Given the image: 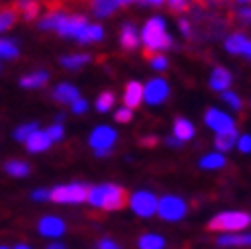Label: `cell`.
Returning <instances> with one entry per match:
<instances>
[{
  "label": "cell",
  "mask_w": 251,
  "mask_h": 249,
  "mask_svg": "<svg viewBox=\"0 0 251 249\" xmlns=\"http://www.w3.org/2000/svg\"><path fill=\"white\" fill-rule=\"evenodd\" d=\"M86 2H88V6H90L92 15L98 17V19H106L119 8L117 0H86Z\"/></svg>",
  "instance_id": "cell-14"
},
{
  "label": "cell",
  "mask_w": 251,
  "mask_h": 249,
  "mask_svg": "<svg viewBox=\"0 0 251 249\" xmlns=\"http://www.w3.org/2000/svg\"><path fill=\"white\" fill-rule=\"evenodd\" d=\"M98 249H121L115 241H110V239H100L98 241Z\"/></svg>",
  "instance_id": "cell-44"
},
{
  "label": "cell",
  "mask_w": 251,
  "mask_h": 249,
  "mask_svg": "<svg viewBox=\"0 0 251 249\" xmlns=\"http://www.w3.org/2000/svg\"><path fill=\"white\" fill-rule=\"evenodd\" d=\"M0 72H2V66H0Z\"/></svg>",
  "instance_id": "cell-53"
},
{
  "label": "cell",
  "mask_w": 251,
  "mask_h": 249,
  "mask_svg": "<svg viewBox=\"0 0 251 249\" xmlns=\"http://www.w3.org/2000/svg\"><path fill=\"white\" fill-rule=\"evenodd\" d=\"M237 4H241V6H245V4H249V0H235Z\"/></svg>",
  "instance_id": "cell-50"
},
{
  "label": "cell",
  "mask_w": 251,
  "mask_h": 249,
  "mask_svg": "<svg viewBox=\"0 0 251 249\" xmlns=\"http://www.w3.org/2000/svg\"><path fill=\"white\" fill-rule=\"evenodd\" d=\"M17 17H19V12L15 10V6H8V8H4L2 12H0V33L8 31L12 25L17 23Z\"/></svg>",
  "instance_id": "cell-29"
},
{
  "label": "cell",
  "mask_w": 251,
  "mask_h": 249,
  "mask_svg": "<svg viewBox=\"0 0 251 249\" xmlns=\"http://www.w3.org/2000/svg\"><path fill=\"white\" fill-rule=\"evenodd\" d=\"M90 59L92 57L88 55V53H72V55H64V57H61L59 64L64 66V68H68V70H78V68L86 66Z\"/></svg>",
  "instance_id": "cell-23"
},
{
  "label": "cell",
  "mask_w": 251,
  "mask_h": 249,
  "mask_svg": "<svg viewBox=\"0 0 251 249\" xmlns=\"http://www.w3.org/2000/svg\"><path fill=\"white\" fill-rule=\"evenodd\" d=\"M117 2H119V8H123V6H129L133 2H141V0H117Z\"/></svg>",
  "instance_id": "cell-47"
},
{
  "label": "cell",
  "mask_w": 251,
  "mask_h": 249,
  "mask_svg": "<svg viewBox=\"0 0 251 249\" xmlns=\"http://www.w3.org/2000/svg\"><path fill=\"white\" fill-rule=\"evenodd\" d=\"M66 231V223L59 217H43L39 221V233L43 237H61Z\"/></svg>",
  "instance_id": "cell-12"
},
{
  "label": "cell",
  "mask_w": 251,
  "mask_h": 249,
  "mask_svg": "<svg viewBox=\"0 0 251 249\" xmlns=\"http://www.w3.org/2000/svg\"><path fill=\"white\" fill-rule=\"evenodd\" d=\"M166 143H168L170 147H180V145H182V141H180V139H176V137H168Z\"/></svg>",
  "instance_id": "cell-46"
},
{
  "label": "cell",
  "mask_w": 251,
  "mask_h": 249,
  "mask_svg": "<svg viewBox=\"0 0 251 249\" xmlns=\"http://www.w3.org/2000/svg\"><path fill=\"white\" fill-rule=\"evenodd\" d=\"M249 149H251V137L249 135L239 137V151L241 153H249Z\"/></svg>",
  "instance_id": "cell-41"
},
{
  "label": "cell",
  "mask_w": 251,
  "mask_h": 249,
  "mask_svg": "<svg viewBox=\"0 0 251 249\" xmlns=\"http://www.w3.org/2000/svg\"><path fill=\"white\" fill-rule=\"evenodd\" d=\"M149 64H151V68L153 70H157V72H164L166 68H168V57L166 55H151L149 57Z\"/></svg>",
  "instance_id": "cell-36"
},
{
  "label": "cell",
  "mask_w": 251,
  "mask_h": 249,
  "mask_svg": "<svg viewBox=\"0 0 251 249\" xmlns=\"http://www.w3.org/2000/svg\"><path fill=\"white\" fill-rule=\"evenodd\" d=\"M49 80V74L45 70H37L33 74H27V76L21 78V86L27 90H33V88H41V86H45Z\"/></svg>",
  "instance_id": "cell-20"
},
{
  "label": "cell",
  "mask_w": 251,
  "mask_h": 249,
  "mask_svg": "<svg viewBox=\"0 0 251 249\" xmlns=\"http://www.w3.org/2000/svg\"><path fill=\"white\" fill-rule=\"evenodd\" d=\"M133 119V110L131 108H119L117 113H115V121H119V123H129Z\"/></svg>",
  "instance_id": "cell-39"
},
{
  "label": "cell",
  "mask_w": 251,
  "mask_h": 249,
  "mask_svg": "<svg viewBox=\"0 0 251 249\" xmlns=\"http://www.w3.org/2000/svg\"><path fill=\"white\" fill-rule=\"evenodd\" d=\"M155 213H159L164 221H180L186 215V202L178 196H166L157 200Z\"/></svg>",
  "instance_id": "cell-6"
},
{
  "label": "cell",
  "mask_w": 251,
  "mask_h": 249,
  "mask_svg": "<svg viewBox=\"0 0 251 249\" xmlns=\"http://www.w3.org/2000/svg\"><path fill=\"white\" fill-rule=\"evenodd\" d=\"M178 27H180V31L186 37H192V27H190V21H188V19H180L178 21Z\"/></svg>",
  "instance_id": "cell-42"
},
{
  "label": "cell",
  "mask_w": 251,
  "mask_h": 249,
  "mask_svg": "<svg viewBox=\"0 0 251 249\" xmlns=\"http://www.w3.org/2000/svg\"><path fill=\"white\" fill-rule=\"evenodd\" d=\"M166 4L170 6L172 12H178V15H182V12H186L188 8H190V0H166Z\"/></svg>",
  "instance_id": "cell-34"
},
{
  "label": "cell",
  "mask_w": 251,
  "mask_h": 249,
  "mask_svg": "<svg viewBox=\"0 0 251 249\" xmlns=\"http://www.w3.org/2000/svg\"><path fill=\"white\" fill-rule=\"evenodd\" d=\"M19 55V45L15 39H0V59H12Z\"/></svg>",
  "instance_id": "cell-28"
},
{
  "label": "cell",
  "mask_w": 251,
  "mask_h": 249,
  "mask_svg": "<svg viewBox=\"0 0 251 249\" xmlns=\"http://www.w3.org/2000/svg\"><path fill=\"white\" fill-rule=\"evenodd\" d=\"M235 19L239 21L241 25H249V21H251V10H249V4L237 8V10H235Z\"/></svg>",
  "instance_id": "cell-37"
},
{
  "label": "cell",
  "mask_w": 251,
  "mask_h": 249,
  "mask_svg": "<svg viewBox=\"0 0 251 249\" xmlns=\"http://www.w3.org/2000/svg\"><path fill=\"white\" fill-rule=\"evenodd\" d=\"M143 100V84L139 82H129L127 88H125V106L127 108H137Z\"/></svg>",
  "instance_id": "cell-15"
},
{
  "label": "cell",
  "mask_w": 251,
  "mask_h": 249,
  "mask_svg": "<svg viewBox=\"0 0 251 249\" xmlns=\"http://www.w3.org/2000/svg\"><path fill=\"white\" fill-rule=\"evenodd\" d=\"M251 217L247 213H239V210H231V213H221L208 223V231H221V233H233L249 227Z\"/></svg>",
  "instance_id": "cell-3"
},
{
  "label": "cell",
  "mask_w": 251,
  "mask_h": 249,
  "mask_svg": "<svg viewBox=\"0 0 251 249\" xmlns=\"http://www.w3.org/2000/svg\"><path fill=\"white\" fill-rule=\"evenodd\" d=\"M166 241L161 235H155V233H147L139 239V247L141 249H164Z\"/></svg>",
  "instance_id": "cell-26"
},
{
  "label": "cell",
  "mask_w": 251,
  "mask_h": 249,
  "mask_svg": "<svg viewBox=\"0 0 251 249\" xmlns=\"http://www.w3.org/2000/svg\"><path fill=\"white\" fill-rule=\"evenodd\" d=\"M174 137L176 139H180V141H188V139H192L194 137V124L190 121H186V119H176L174 123Z\"/></svg>",
  "instance_id": "cell-22"
},
{
  "label": "cell",
  "mask_w": 251,
  "mask_h": 249,
  "mask_svg": "<svg viewBox=\"0 0 251 249\" xmlns=\"http://www.w3.org/2000/svg\"><path fill=\"white\" fill-rule=\"evenodd\" d=\"M139 45V35H137V29L133 23H125L121 29V47L125 51H133V49Z\"/></svg>",
  "instance_id": "cell-18"
},
{
  "label": "cell",
  "mask_w": 251,
  "mask_h": 249,
  "mask_svg": "<svg viewBox=\"0 0 251 249\" xmlns=\"http://www.w3.org/2000/svg\"><path fill=\"white\" fill-rule=\"evenodd\" d=\"M131 208L135 210L139 217H151L157 208V198L151 194V192H145V190H139L131 196L129 200Z\"/></svg>",
  "instance_id": "cell-8"
},
{
  "label": "cell",
  "mask_w": 251,
  "mask_h": 249,
  "mask_svg": "<svg viewBox=\"0 0 251 249\" xmlns=\"http://www.w3.org/2000/svg\"><path fill=\"white\" fill-rule=\"evenodd\" d=\"M141 41L145 45V57L149 59L151 55H155L157 51H166L174 45L172 37L168 35V29H166V23L161 17H151L145 27L141 31Z\"/></svg>",
  "instance_id": "cell-1"
},
{
  "label": "cell",
  "mask_w": 251,
  "mask_h": 249,
  "mask_svg": "<svg viewBox=\"0 0 251 249\" xmlns=\"http://www.w3.org/2000/svg\"><path fill=\"white\" fill-rule=\"evenodd\" d=\"M61 15V10H51V12H47V15L39 21V29L41 31H53L55 29V23Z\"/></svg>",
  "instance_id": "cell-32"
},
{
  "label": "cell",
  "mask_w": 251,
  "mask_h": 249,
  "mask_svg": "<svg viewBox=\"0 0 251 249\" xmlns=\"http://www.w3.org/2000/svg\"><path fill=\"white\" fill-rule=\"evenodd\" d=\"M35 131H37V123H25V124H21V127L15 131V139L17 141H25Z\"/></svg>",
  "instance_id": "cell-33"
},
{
  "label": "cell",
  "mask_w": 251,
  "mask_h": 249,
  "mask_svg": "<svg viewBox=\"0 0 251 249\" xmlns=\"http://www.w3.org/2000/svg\"><path fill=\"white\" fill-rule=\"evenodd\" d=\"M155 143H157L155 137H149V139H143V141H141V145H145V147H147V145H151V147H153Z\"/></svg>",
  "instance_id": "cell-48"
},
{
  "label": "cell",
  "mask_w": 251,
  "mask_h": 249,
  "mask_svg": "<svg viewBox=\"0 0 251 249\" xmlns=\"http://www.w3.org/2000/svg\"><path fill=\"white\" fill-rule=\"evenodd\" d=\"M233 82V76H231V72L229 70H225V68H215L210 74V88L212 90H217V92H225L231 86Z\"/></svg>",
  "instance_id": "cell-13"
},
{
  "label": "cell",
  "mask_w": 251,
  "mask_h": 249,
  "mask_svg": "<svg viewBox=\"0 0 251 249\" xmlns=\"http://www.w3.org/2000/svg\"><path fill=\"white\" fill-rule=\"evenodd\" d=\"M15 10L21 12L25 21H35L37 15H39V0H17Z\"/></svg>",
  "instance_id": "cell-19"
},
{
  "label": "cell",
  "mask_w": 251,
  "mask_h": 249,
  "mask_svg": "<svg viewBox=\"0 0 251 249\" xmlns=\"http://www.w3.org/2000/svg\"><path fill=\"white\" fill-rule=\"evenodd\" d=\"M4 170L8 176L12 178H25V176H29V164H25V161H19V159H10L4 164Z\"/></svg>",
  "instance_id": "cell-24"
},
{
  "label": "cell",
  "mask_w": 251,
  "mask_h": 249,
  "mask_svg": "<svg viewBox=\"0 0 251 249\" xmlns=\"http://www.w3.org/2000/svg\"><path fill=\"white\" fill-rule=\"evenodd\" d=\"M170 96V86L164 78H153L143 86V98L147 104H161Z\"/></svg>",
  "instance_id": "cell-7"
},
{
  "label": "cell",
  "mask_w": 251,
  "mask_h": 249,
  "mask_svg": "<svg viewBox=\"0 0 251 249\" xmlns=\"http://www.w3.org/2000/svg\"><path fill=\"white\" fill-rule=\"evenodd\" d=\"M25 143H27V149H29L31 153H39V151H45V149L51 145V139L47 137L45 131L37 129L33 135H29L27 139H25Z\"/></svg>",
  "instance_id": "cell-17"
},
{
  "label": "cell",
  "mask_w": 251,
  "mask_h": 249,
  "mask_svg": "<svg viewBox=\"0 0 251 249\" xmlns=\"http://www.w3.org/2000/svg\"><path fill=\"white\" fill-rule=\"evenodd\" d=\"M88 25V19L84 15H66L61 12L57 23H55V29L61 37H70V39H78V35L82 33V29Z\"/></svg>",
  "instance_id": "cell-5"
},
{
  "label": "cell",
  "mask_w": 251,
  "mask_h": 249,
  "mask_svg": "<svg viewBox=\"0 0 251 249\" xmlns=\"http://www.w3.org/2000/svg\"><path fill=\"white\" fill-rule=\"evenodd\" d=\"M219 245L223 247H231V245H249L251 243V235H221L217 239Z\"/></svg>",
  "instance_id": "cell-27"
},
{
  "label": "cell",
  "mask_w": 251,
  "mask_h": 249,
  "mask_svg": "<svg viewBox=\"0 0 251 249\" xmlns=\"http://www.w3.org/2000/svg\"><path fill=\"white\" fill-rule=\"evenodd\" d=\"M72 110H74V115H82L88 110V102L84 100V98H76V100L72 102Z\"/></svg>",
  "instance_id": "cell-40"
},
{
  "label": "cell",
  "mask_w": 251,
  "mask_h": 249,
  "mask_svg": "<svg viewBox=\"0 0 251 249\" xmlns=\"http://www.w3.org/2000/svg\"><path fill=\"white\" fill-rule=\"evenodd\" d=\"M139 4H145V6H161V4H166V0H141Z\"/></svg>",
  "instance_id": "cell-45"
},
{
  "label": "cell",
  "mask_w": 251,
  "mask_h": 249,
  "mask_svg": "<svg viewBox=\"0 0 251 249\" xmlns=\"http://www.w3.org/2000/svg\"><path fill=\"white\" fill-rule=\"evenodd\" d=\"M225 47H227V51L233 53V55H243L249 59L251 55V41L245 33H231L227 39H225Z\"/></svg>",
  "instance_id": "cell-11"
},
{
  "label": "cell",
  "mask_w": 251,
  "mask_h": 249,
  "mask_svg": "<svg viewBox=\"0 0 251 249\" xmlns=\"http://www.w3.org/2000/svg\"><path fill=\"white\" fill-rule=\"evenodd\" d=\"M0 249H8V247H0Z\"/></svg>",
  "instance_id": "cell-52"
},
{
  "label": "cell",
  "mask_w": 251,
  "mask_h": 249,
  "mask_svg": "<svg viewBox=\"0 0 251 249\" xmlns=\"http://www.w3.org/2000/svg\"><path fill=\"white\" fill-rule=\"evenodd\" d=\"M204 123L215 133H227V131L235 129L233 119L229 115H225L223 110H219V108H208L204 113Z\"/></svg>",
  "instance_id": "cell-9"
},
{
  "label": "cell",
  "mask_w": 251,
  "mask_h": 249,
  "mask_svg": "<svg viewBox=\"0 0 251 249\" xmlns=\"http://www.w3.org/2000/svg\"><path fill=\"white\" fill-rule=\"evenodd\" d=\"M117 141V133L112 131L110 127H106V124H102V127H96L90 135V139H88V143H90L96 151H102V149H110L112 145H115Z\"/></svg>",
  "instance_id": "cell-10"
},
{
  "label": "cell",
  "mask_w": 251,
  "mask_h": 249,
  "mask_svg": "<svg viewBox=\"0 0 251 249\" xmlns=\"http://www.w3.org/2000/svg\"><path fill=\"white\" fill-rule=\"evenodd\" d=\"M15 249H31V247H27V245H17Z\"/></svg>",
  "instance_id": "cell-51"
},
{
  "label": "cell",
  "mask_w": 251,
  "mask_h": 249,
  "mask_svg": "<svg viewBox=\"0 0 251 249\" xmlns=\"http://www.w3.org/2000/svg\"><path fill=\"white\" fill-rule=\"evenodd\" d=\"M45 133H47V137H49L51 141H59L61 137H64V127H61V123H55V124H51V127H49Z\"/></svg>",
  "instance_id": "cell-38"
},
{
  "label": "cell",
  "mask_w": 251,
  "mask_h": 249,
  "mask_svg": "<svg viewBox=\"0 0 251 249\" xmlns=\"http://www.w3.org/2000/svg\"><path fill=\"white\" fill-rule=\"evenodd\" d=\"M47 249H66V245H61V243H51Z\"/></svg>",
  "instance_id": "cell-49"
},
{
  "label": "cell",
  "mask_w": 251,
  "mask_h": 249,
  "mask_svg": "<svg viewBox=\"0 0 251 249\" xmlns=\"http://www.w3.org/2000/svg\"><path fill=\"white\" fill-rule=\"evenodd\" d=\"M235 141H237V131L231 129L227 133H219V137L215 139V147L219 149L221 153H225V151H229V149L235 145Z\"/></svg>",
  "instance_id": "cell-25"
},
{
  "label": "cell",
  "mask_w": 251,
  "mask_h": 249,
  "mask_svg": "<svg viewBox=\"0 0 251 249\" xmlns=\"http://www.w3.org/2000/svg\"><path fill=\"white\" fill-rule=\"evenodd\" d=\"M112 104H115V94H112V92H102L96 98L98 113H108V110L112 108Z\"/></svg>",
  "instance_id": "cell-31"
},
{
  "label": "cell",
  "mask_w": 251,
  "mask_h": 249,
  "mask_svg": "<svg viewBox=\"0 0 251 249\" xmlns=\"http://www.w3.org/2000/svg\"><path fill=\"white\" fill-rule=\"evenodd\" d=\"M86 198L92 206H100L104 210H121L125 204L129 202L127 190L121 188V186H115V184L94 186V188L88 190Z\"/></svg>",
  "instance_id": "cell-2"
},
{
  "label": "cell",
  "mask_w": 251,
  "mask_h": 249,
  "mask_svg": "<svg viewBox=\"0 0 251 249\" xmlns=\"http://www.w3.org/2000/svg\"><path fill=\"white\" fill-rule=\"evenodd\" d=\"M31 198H33V200H37V202H41V200H49V190H45V188L35 190V192L31 194Z\"/></svg>",
  "instance_id": "cell-43"
},
{
  "label": "cell",
  "mask_w": 251,
  "mask_h": 249,
  "mask_svg": "<svg viewBox=\"0 0 251 249\" xmlns=\"http://www.w3.org/2000/svg\"><path fill=\"white\" fill-rule=\"evenodd\" d=\"M53 100L61 102V104H72L76 98H80V92L76 86H72V84H59L53 88Z\"/></svg>",
  "instance_id": "cell-16"
},
{
  "label": "cell",
  "mask_w": 251,
  "mask_h": 249,
  "mask_svg": "<svg viewBox=\"0 0 251 249\" xmlns=\"http://www.w3.org/2000/svg\"><path fill=\"white\" fill-rule=\"evenodd\" d=\"M104 39V29L100 27V25H90L88 23L86 27L82 29V33L78 35V39L80 43H96V41H102Z\"/></svg>",
  "instance_id": "cell-21"
},
{
  "label": "cell",
  "mask_w": 251,
  "mask_h": 249,
  "mask_svg": "<svg viewBox=\"0 0 251 249\" xmlns=\"http://www.w3.org/2000/svg\"><path fill=\"white\" fill-rule=\"evenodd\" d=\"M225 166V157L223 153H208L200 159V168L202 170H219Z\"/></svg>",
  "instance_id": "cell-30"
},
{
  "label": "cell",
  "mask_w": 251,
  "mask_h": 249,
  "mask_svg": "<svg viewBox=\"0 0 251 249\" xmlns=\"http://www.w3.org/2000/svg\"><path fill=\"white\" fill-rule=\"evenodd\" d=\"M223 100L227 102V104H229L231 108H235V110H241V104H243V102H241V98L237 96L235 92H229V90H225V92H223Z\"/></svg>",
  "instance_id": "cell-35"
},
{
  "label": "cell",
  "mask_w": 251,
  "mask_h": 249,
  "mask_svg": "<svg viewBox=\"0 0 251 249\" xmlns=\"http://www.w3.org/2000/svg\"><path fill=\"white\" fill-rule=\"evenodd\" d=\"M86 194H88V188L84 184H68V186H57V188L49 190V200L78 204L86 200Z\"/></svg>",
  "instance_id": "cell-4"
}]
</instances>
